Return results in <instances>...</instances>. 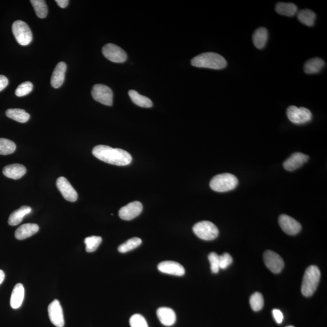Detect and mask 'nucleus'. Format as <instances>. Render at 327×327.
<instances>
[{"instance_id":"obj_1","label":"nucleus","mask_w":327,"mask_h":327,"mask_svg":"<svg viewBox=\"0 0 327 327\" xmlns=\"http://www.w3.org/2000/svg\"><path fill=\"white\" fill-rule=\"evenodd\" d=\"M92 154L102 162L118 166L130 164L132 160L131 154L126 150L112 148L104 145L95 147L92 150Z\"/></svg>"},{"instance_id":"obj_2","label":"nucleus","mask_w":327,"mask_h":327,"mask_svg":"<svg viewBox=\"0 0 327 327\" xmlns=\"http://www.w3.org/2000/svg\"><path fill=\"white\" fill-rule=\"evenodd\" d=\"M191 64L197 67L223 69L227 66L228 63L221 55L214 52H206L194 58L191 61Z\"/></svg>"},{"instance_id":"obj_3","label":"nucleus","mask_w":327,"mask_h":327,"mask_svg":"<svg viewBox=\"0 0 327 327\" xmlns=\"http://www.w3.org/2000/svg\"><path fill=\"white\" fill-rule=\"evenodd\" d=\"M321 279L320 269L315 265L309 266L305 271L301 292L305 297L312 296L317 289Z\"/></svg>"},{"instance_id":"obj_4","label":"nucleus","mask_w":327,"mask_h":327,"mask_svg":"<svg viewBox=\"0 0 327 327\" xmlns=\"http://www.w3.org/2000/svg\"><path fill=\"white\" fill-rule=\"evenodd\" d=\"M238 185V179L231 173L220 174L210 181V188L217 192L231 191Z\"/></svg>"},{"instance_id":"obj_5","label":"nucleus","mask_w":327,"mask_h":327,"mask_svg":"<svg viewBox=\"0 0 327 327\" xmlns=\"http://www.w3.org/2000/svg\"><path fill=\"white\" fill-rule=\"evenodd\" d=\"M193 231L199 238L204 241H212L219 235L217 227L210 221H204L196 223L194 226Z\"/></svg>"},{"instance_id":"obj_6","label":"nucleus","mask_w":327,"mask_h":327,"mask_svg":"<svg viewBox=\"0 0 327 327\" xmlns=\"http://www.w3.org/2000/svg\"><path fill=\"white\" fill-rule=\"evenodd\" d=\"M12 33L16 40L22 46H28L33 41V33L27 23L16 21L12 25Z\"/></svg>"},{"instance_id":"obj_7","label":"nucleus","mask_w":327,"mask_h":327,"mask_svg":"<svg viewBox=\"0 0 327 327\" xmlns=\"http://www.w3.org/2000/svg\"><path fill=\"white\" fill-rule=\"evenodd\" d=\"M287 115L292 123L296 125H304L312 120V114L305 107H297L291 105L287 110Z\"/></svg>"},{"instance_id":"obj_8","label":"nucleus","mask_w":327,"mask_h":327,"mask_svg":"<svg viewBox=\"0 0 327 327\" xmlns=\"http://www.w3.org/2000/svg\"><path fill=\"white\" fill-rule=\"evenodd\" d=\"M92 96L96 101L102 104L111 106L113 104V92L107 86L98 84L94 85L92 90Z\"/></svg>"},{"instance_id":"obj_9","label":"nucleus","mask_w":327,"mask_h":327,"mask_svg":"<svg viewBox=\"0 0 327 327\" xmlns=\"http://www.w3.org/2000/svg\"><path fill=\"white\" fill-rule=\"evenodd\" d=\"M102 54L110 62L117 63L125 62L128 55L123 49L117 45L109 43L102 47Z\"/></svg>"},{"instance_id":"obj_10","label":"nucleus","mask_w":327,"mask_h":327,"mask_svg":"<svg viewBox=\"0 0 327 327\" xmlns=\"http://www.w3.org/2000/svg\"><path fill=\"white\" fill-rule=\"evenodd\" d=\"M263 261L267 267L274 273H280L284 267V262L278 253L267 250L263 254Z\"/></svg>"},{"instance_id":"obj_11","label":"nucleus","mask_w":327,"mask_h":327,"mask_svg":"<svg viewBox=\"0 0 327 327\" xmlns=\"http://www.w3.org/2000/svg\"><path fill=\"white\" fill-rule=\"evenodd\" d=\"M48 313L50 321L55 327H64V314H63V308L59 300L55 299L49 304Z\"/></svg>"},{"instance_id":"obj_12","label":"nucleus","mask_w":327,"mask_h":327,"mask_svg":"<svg viewBox=\"0 0 327 327\" xmlns=\"http://www.w3.org/2000/svg\"><path fill=\"white\" fill-rule=\"evenodd\" d=\"M57 186L65 199L70 202H75L78 199V194L67 179L60 177L57 181Z\"/></svg>"},{"instance_id":"obj_13","label":"nucleus","mask_w":327,"mask_h":327,"mask_svg":"<svg viewBox=\"0 0 327 327\" xmlns=\"http://www.w3.org/2000/svg\"><path fill=\"white\" fill-rule=\"evenodd\" d=\"M279 225L283 230L290 235H295L301 230L302 226L294 218L286 215H282L279 218Z\"/></svg>"},{"instance_id":"obj_14","label":"nucleus","mask_w":327,"mask_h":327,"mask_svg":"<svg viewBox=\"0 0 327 327\" xmlns=\"http://www.w3.org/2000/svg\"><path fill=\"white\" fill-rule=\"evenodd\" d=\"M142 208L143 206L140 202H131L121 208L119 211V216L123 220H133L141 214Z\"/></svg>"},{"instance_id":"obj_15","label":"nucleus","mask_w":327,"mask_h":327,"mask_svg":"<svg viewBox=\"0 0 327 327\" xmlns=\"http://www.w3.org/2000/svg\"><path fill=\"white\" fill-rule=\"evenodd\" d=\"M158 268L161 272L168 275L181 276L185 274V269L183 266L175 261H163L159 263Z\"/></svg>"},{"instance_id":"obj_16","label":"nucleus","mask_w":327,"mask_h":327,"mask_svg":"<svg viewBox=\"0 0 327 327\" xmlns=\"http://www.w3.org/2000/svg\"><path fill=\"white\" fill-rule=\"evenodd\" d=\"M308 160V155L300 152L294 153L284 163V167L287 171H294L301 167Z\"/></svg>"},{"instance_id":"obj_17","label":"nucleus","mask_w":327,"mask_h":327,"mask_svg":"<svg viewBox=\"0 0 327 327\" xmlns=\"http://www.w3.org/2000/svg\"><path fill=\"white\" fill-rule=\"evenodd\" d=\"M67 65L65 62H60L55 67L52 73L51 84L53 88H59L63 85L65 79V73L66 72Z\"/></svg>"},{"instance_id":"obj_18","label":"nucleus","mask_w":327,"mask_h":327,"mask_svg":"<svg viewBox=\"0 0 327 327\" xmlns=\"http://www.w3.org/2000/svg\"><path fill=\"white\" fill-rule=\"evenodd\" d=\"M157 314L163 325L170 327L175 324L176 320V314L171 308L161 307L158 308Z\"/></svg>"},{"instance_id":"obj_19","label":"nucleus","mask_w":327,"mask_h":327,"mask_svg":"<svg viewBox=\"0 0 327 327\" xmlns=\"http://www.w3.org/2000/svg\"><path fill=\"white\" fill-rule=\"evenodd\" d=\"M39 230V226L36 224H25L21 226L15 231V236L16 239L23 240L33 236L37 233Z\"/></svg>"},{"instance_id":"obj_20","label":"nucleus","mask_w":327,"mask_h":327,"mask_svg":"<svg viewBox=\"0 0 327 327\" xmlns=\"http://www.w3.org/2000/svg\"><path fill=\"white\" fill-rule=\"evenodd\" d=\"M4 175L13 179H19L26 173V168L20 164H13L6 166L2 170Z\"/></svg>"},{"instance_id":"obj_21","label":"nucleus","mask_w":327,"mask_h":327,"mask_svg":"<svg viewBox=\"0 0 327 327\" xmlns=\"http://www.w3.org/2000/svg\"><path fill=\"white\" fill-rule=\"evenodd\" d=\"M25 297V288L22 284L15 285L10 297V306L14 309H18L22 305Z\"/></svg>"},{"instance_id":"obj_22","label":"nucleus","mask_w":327,"mask_h":327,"mask_svg":"<svg viewBox=\"0 0 327 327\" xmlns=\"http://www.w3.org/2000/svg\"><path fill=\"white\" fill-rule=\"evenodd\" d=\"M31 212L32 208L31 207L24 205V206L15 210L10 214L9 220H8V223L10 226H17L22 222L25 216L30 214Z\"/></svg>"},{"instance_id":"obj_23","label":"nucleus","mask_w":327,"mask_h":327,"mask_svg":"<svg viewBox=\"0 0 327 327\" xmlns=\"http://www.w3.org/2000/svg\"><path fill=\"white\" fill-rule=\"evenodd\" d=\"M324 66H325V62L323 59L320 58H314L305 63L304 72L307 74H315L320 73Z\"/></svg>"},{"instance_id":"obj_24","label":"nucleus","mask_w":327,"mask_h":327,"mask_svg":"<svg viewBox=\"0 0 327 327\" xmlns=\"http://www.w3.org/2000/svg\"><path fill=\"white\" fill-rule=\"evenodd\" d=\"M268 36L267 29L262 27L258 28L253 35V42L255 46L259 49H263L267 44Z\"/></svg>"},{"instance_id":"obj_25","label":"nucleus","mask_w":327,"mask_h":327,"mask_svg":"<svg viewBox=\"0 0 327 327\" xmlns=\"http://www.w3.org/2000/svg\"><path fill=\"white\" fill-rule=\"evenodd\" d=\"M129 96L134 104L139 107L150 108L153 106V102L149 98L141 96L138 92L134 90L129 91Z\"/></svg>"},{"instance_id":"obj_26","label":"nucleus","mask_w":327,"mask_h":327,"mask_svg":"<svg viewBox=\"0 0 327 327\" xmlns=\"http://www.w3.org/2000/svg\"><path fill=\"white\" fill-rule=\"evenodd\" d=\"M7 117L17 122L25 123L30 120V115L25 110L20 109H9L6 112Z\"/></svg>"},{"instance_id":"obj_27","label":"nucleus","mask_w":327,"mask_h":327,"mask_svg":"<svg viewBox=\"0 0 327 327\" xmlns=\"http://www.w3.org/2000/svg\"><path fill=\"white\" fill-rule=\"evenodd\" d=\"M276 11L279 14L287 17H293L296 14L297 7L294 3L279 2L276 6Z\"/></svg>"},{"instance_id":"obj_28","label":"nucleus","mask_w":327,"mask_h":327,"mask_svg":"<svg viewBox=\"0 0 327 327\" xmlns=\"http://www.w3.org/2000/svg\"><path fill=\"white\" fill-rule=\"evenodd\" d=\"M297 17L299 22L304 25L311 27L315 25L316 14L312 10L310 9L300 10L298 12Z\"/></svg>"},{"instance_id":"obj_29","label":"nucleus","mask_w":327,"mask_h":327,"mask_svg":"<svg viewBox=\"0 0 327 327\" xmlns=\"http://www.w3.org/2000/svg\"><path fill=\"white\" fill-rule=\"evenodd\" d=\"M31 2L38 17L44 18L47 17L48 8H47L46 1L44 0H31Z\"/></svg>"},{"instance_id":"obj_30","label":"nucleus","mask_w":327,"mask_h":327,"mask_svg":"<svg viewBox=\"0 0 327 327\" xmlns=\"http://www.w3.org/2000/svg\"><path fill=\"white\" fill-rule=\"evenodd\" d=\"M142 243V240L140 238H134L128 240L125 243L121 244L118 247V251L120 253H127L133 250L136 248L138 247Z\"/></svg>"},{"instance_id":"obj_31","label":"nucleus","mask_w":327,"mask_h":327,"mask_svg":"<svg viewBox=\"0 0 327 327\" xmlns=\"http://www.w3.org/2000/svg\"><path fill=\"white\" fill-rule=\"evenodd\" d=\"M15 150L16 145L14 142L6 138H0V155L12 154Z\"/></svg>"},{"instance_id":"obj_32","label":"nucleus","mask_w":327,"mask_h":327,"mask_svg":"<svg viewBox=\"0 0 327 327\" xmlns=\"http://www.w3.org/2000/svg\"><path fill=\"white\" fill-rule=\"evenodd\" d=\"M102 242L101 237L97 236H92L88 237L84 239V243L86 244V252L92 253L96 251Z\"/></svg>"},{"instance_id":"obj_33","label":"nucleus","mask_w":327,"mask_h":327,"mask_svg":"<svg viewBox=\"0 0 327 327\" xmlns=\"http://www.w3.org/2000/svg\"><path fill=\"white\" fill-rule=\"evenodd\" d=\"M250 304L252 310L255 311V312H258V311L262 310L263 304H264L262 294L259 292L255 293L250 297Z\"/></svg>"},{"instance_id":"obj_34","label":"nucleus","mask_w":327,"mask_h":327,"mask_svg":"<svg viewBox=\"0 0 327 327\" xmlns=\"http://www.w3.org/2000/svg\"><path fill=\"white\" fill-rule=\"evenodd\" d=\"M33 90V84L30 81H26L21 84L15 91L17 97H22L30 94Z\"/></svg>"},{"instance_id":"obj_35","label":"nucleus","mask_w":327,"mask_h":327,"mask_svg":"<svg viewBox=\"0 0 327 327\" xmlns=\"http://www.w3.org/2000/svg\"><path fill=\"white\" fill-rule=\"evenodd\" d=\"M129 323H130L131 327H149L146 320L139 314H135V315L131 316Z\"/></svg>"},{"instance_id":"obj_36","label":"nucleus","mask_w":327,"mask_h":327,"mask_svg":"<svg viewBox=\"0 0 327 327\" xmlns=\"http://www.w3.org/2000/svg\"><path fill=\"white\" fill-rule=\"evenodd\" d=\"M210 263L211 270L213 273H218L220 271V262L217 253L212 252L208 257Z\"/></svg>"},{"instance_id":"obj_37","label":"nucleus","mask_w":327,"mask_h":327,"mask_svg":"<svg viewBox=\"0 0 327 327\" xmlns=\"http://www.w3.org/2000/svg\"><path fill=\"white\" fill-rule=\"evenodd\" d=\"M219 262H220V268L226 269L233 262V258L229 253H224L223 255L219 256Z\"/></svg>"},{"instance_id":"obj_38","label":"nucleus","mask_w":327,"mask_h":327,"mask_svg":"<svg viewBox=\"0 0 327 327\" xmlns=\"http://www.w3.org/2000/svg\"><path fill=\"white\" fill-rule=\"evenodd\" d=\"M274 319L278 324H281L283 323L284 320L283 313H282L281 310L278 309H274L272 312Z\"/></svg>"},{"instance_id":"obj_39","label":"nucleus","mask_w":327,"mask_h":327,"mask_svg":"<svg viewBox=\"0 0 327 327\" xmlns=\"http://www.w3.org/2000/svg\"><path fill=\"white\" fill-rule=\"evenodd\" d=\"M9 81L6 76L4 75H0V92L4 90L8 85Z\"/></svg>"},{"instance_id":"obj_40","label":"nucleus","mask_w":327,"mask_h":327,"mask_svg":"<svg viewBox=\"0 0 327 327\" xmlns=\"http://www.w3.org/2000/svg\"><path fill=\"white\" fill-rule=\"evenodd\" d=\"M55 2H56L57 4L62 8L66 7L68 6V3H69V1H68V0H56Z\"/></svg>"},{"instance_id":"obj_41","label":"nucleus","mask_w":327,"mask_h":327,"mask_svg":"<svg viewBox=\"0 0 327 327\" xmlns=\"http://www.w3.org/2000/svg\"><path fill=\"white\" fill-rule=\"evenodd\" d=\"M5 278V275L4 271L0 270V284H1L2 282H3Z\"/></svg>"},{"instance_id":"obj_42","label":"nucleus","mask_w":327,"mask_h":327,"mask_svg":"<svg viewBox=\"0 0 327 327\" xmlns=\"http://www.w3.org/2000/svg\"><path fill=\"white\" fill-rule=\"evenodd\" d=\"M294 327V326H289V327Z\"/></svg>"}]
</instances>
